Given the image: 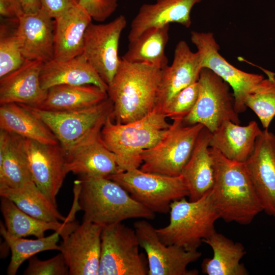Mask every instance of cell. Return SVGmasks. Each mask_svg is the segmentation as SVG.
Here are the masks:
<instances>
[{"mask_svg": "<svg viewBox=\"0 0 275 275\" xmlns=\"http://www.w3.org/2000/svg\"><path fill=\"white\" fill-rule=\"evenodd\" d=\"M82 221L106 227L130 218L152 219L155 213L135 200L120 184L107 177L79 175L74 182Z\"/></svg>", "mask_w": 275, "mask_h": 275, "instance_id": "1", "label": "cell"}, {"mask_svg": "<svg viewBox=\"0 0 275 275\" xmlns=\"http://www.w3.org/2000/svg\"><path fill=\"white\" fill-rule=\"evenodd\" d=\"M210 149L215 172L211 196L220 218L250 224L263 210L244 163L230 160L213 148Z\"/></svg>", "mask_w": 275, "mask_h": 275, "instance_id": "2", "label": "cell"}, {"mask_svg": "<svg viewBox=\"0 0 275 275\" xmlns=\"http://www.w3.org/2000/svg\"><path fill=\"white\" fill-rule=\"evenodd\" d=\"M162 70L121 59L107 90L113 103L112 118L119 124L139 120L156 106Z\"/></svg>", "mask_w": 275, "mask_h": 275, "instance_id": "3", "label": "cell"}, {"mask_svg": "<svg viewBox=\"0 0 275 275\" xmlns=\"http://www.w3.org/2000/svg\"><path fill=\"white\" fill-rule=\"evenodd\" d=\"M158 106L136 121L119 124L110 116L103 126L100 138L115 154L120 172L138 169L142 164V152L157 144L168 133L171 124Z\"/></svg>", "mask_w": 275, "mask_h": 275, "instance_id": "4", "label": "cell"}, {"mask_svg": "<svg viewBox=\"0 0 275 275\" xmlns=\"http://www.w3.org/2000/svg\"><path fill=\"white\" fill-rule=\"evenodd\" d=\"M210 191L196 201H187L184 197L171 203L169 223L156 229L164 243L197 251L203 240L215 230L214 224L220 217Z\"/></svg>", "mask_w": 275, "mask_h": 275, "instance_id": "5", "label": "cell"}, {"mask_svg": "<svg viewBox=\"0 0 275 275\" xmlns=\"http://www.w3.org/2000/svg\"><path fill=\"white\" fill-rule=\"evenodd\" d=\"M20 104L48 127L66 154L99 136L103 126L113 111V103L109 97L89 107L67 111H50Z\"/></svg>", "mask_w": 275, "mask_h": 275, "instance_id": "6", "label": "cell"}, {"mask_svg": "<svg viewBox=\"0 0 275 275\" xmlns=\"http://www.w3.org/2000/svg\"><path fill=\"white\" fill-rule=\"evenodd\" d=\"M204 127L201 124L186 125L182 120H173L167 135L155 146L142 152L140 169L160 175L180 176Z\"/></svg>", "mask_w": 275, "mask_h": 275, "instance_id": "7", "label": "cell"}, {"mask_svg": "<svg viewBox=\"0 0 275 275\" xmlns=\"http://www.w3.org/2000/svg\"><path fill=\"white\" fill-rule=\"evenodd\" d=\"M107 178L120 184L135 200L154 213H168L173 201L189 195L181 175L170 176L138 168Z\"/></svg>", "mask_w": 275, "mask_h": 275, "instance_id": "8", "label": "cell"}, {"mask_svg": "<svg viewBox=\"0 0 275 275\" xmlns=\"http://www.w3.org/2000/svg\"><path fill=\"white\" fill-rule=\"evenodd\" d=\"M98 275H147V259L139 251L134 229L122 222L103 227Z\"/></svg>", "mask_w": 275, "mask_h": 275, "instance_id": "9", "label": "cell"}, {"mask_svg": "<svg viewBox=\"0 0 275 275\" xmlns=\"http://www.w3.org/2000/svg\"><path fill=\"white\" fill-rule=\"evenodd\" d=\"M198 97L192 111L183 119L186 125L201 124L211 133L225 121L240 123L230 86L211 70L202 68Z\"/></svg>", "mask_w": 275, "mask_h": 275, "instance_id": "10", "label": "cell"}, {"mask_svg": "<svg viewBox=\"0 0 275 275\" xmlns=\"http://www.w3.org/2000/svg\"><path fill=\"white\" fill-rule=\"evenodd\" d=\"M190 40L197 49L202 68L211 70L230 86L236 112H244L247 97L264 78L263 75L244 72L229 63L218 52L219 46L211 32L191 31Z\"/></svg>", "mask_w": 275, "mask_h": 275, "instance_id": "11", "label": "cell"}, {"mask_svg": "<svg viewBox=\"0 0 275 275\" xmlns=\"http://www.w3.org/2000/svg\"><path fill=\"white\" fill-rule=\"evenodd\" d=\"M134 229L140 246L147 255L148 275H198L188 265L199 259L202 253L187 251L175 245H167L159 238L156 229L146 219L134 222Z\"/></svg>", "mask_w": 275, "mask_h": 275, "instance_id": "12", "label": "cell"}, {"mask_svg": "<svg viewBox=\"0 0 275 275\" xmlns=\"http://www.w3.org/2000/svg\"><path fill=\"white\" fill-rule=\"evenodd\" d=\"M126 24L120 15L107 23L91 22L85 32L82 54L108 86L120 65L119 40Z\"/></svg>", "mask_w": 275, "mask_h": 275, "instance_id": "13", "label": "cell"}, {"mask_svg": "<svg viewBox=\"0 0 275 275\" xmlns=\"http://www.w3.org/2000/svg\"><path fill=\"white\" fill-rule=\"evenodd\" d=\"M23 146L34 182L57 204V195L67 174L64 149L60 143L45 144L26 138Z\"/></svg>", "mask_w": 275, "mask_h": 275, "instance_id": "14", "label": "cell"}, {"mask_svg": "<svg viewBox=\"0 0 275 275\" xmlns=\"http://www.w3.org/2000/svg\"><path fill=\"white\" fill-rule=\"evenodd\" d=\"M103 227L82 221L59 245L70 275H98Z\"/></svg>", "mask_w": 275, "mask_h": 275, "instance_id": "15", "label": "cell"}, {"mask_svg": "<svg viewBox=\"0 0 275 275\" xmlns=\"http://www.w3.org/2000/svg\"><path fill=\"white\" fill-rule=\"evenodd\" d=\"M244 163L263 211L275 217V134L262 130Z\"/></svg>", "mask_w": 275, "mask_h": 275, "instance_id": "16", "label": "cell"}, {"mask_svg": "<svg viewBox=\"0 0 275 275\" xmlns=\"http://www.w3.org/2000/svg\"><path fill=\"white\" fill-rule=\"evenodd\" d=\"M42 9L24 13L18 20L15 33L25 60L46 63L54 57V23Z\"/></svg>", "mask_w": 275, "mask_h": 275, "instance_id": "17", "label": "cell"}, {"mask_svg": "<svg viewBox=\"0 0 275 275\" xmlns=\"http://www.w3.org/2000/svg\"><path fill=\"white\" fill-rule=\"evenodd\" d=\"M201 69L198 52H193L185 41L178 42L172 64L162 69L156 106L162 109L181 91L198 81Z\"/></svg>", "mask_w": 275, "mask_h": 275, "instance_id": "18", "label": "cell"}, {"mask_svg": "<svg viewBox=\"0 0 275 275\" xmlns=\"http://www.w3.org/2000/svg\"><path fill=\"white\" fill-rule=\"evenodd\" d=\"M43 64L26 60L18 68L0 78V104L15 103L40 106L47 93L40 82Z\"/></svg>", "mask_w": 275, "mask_h": 275, "instance_id": "19", "label": "cell"}, {"mask_svg": "<svg viewBox=\"0 0 275 275\" xmlns=\"http://www.w3.org/2000/svg\"><path fill=\"white\" fill-rule=\"evenodd\" d=\"M202 0H156L144 4L131 21L129 42L145 32L156 28L177 23L189 28L191 24L190 13L193 7Z\"/></svg>", "mask_w": 275, "mask_h": 275, "instance_id": "20", "label": "cell"}, {"mask_svg": "<svg viewBox=\"0 0 275 275\" xmlns=\"http://www.w3.org/2000/svg\"><path fill=\"white\" fill-rule=\"evenodd\" d=\"M92 20L79 4L54 18L53 59L67 60L82 53L85 32Z\"/></svg>", "mask_w": 275, "mask_h": 275, "instance_id": "21", "label": "cell"}, {"mask_svg": "<svg viewBox=\"0 0 275 275\" xmlns=\"http://www.w3.org/2000/svg\"><path fill=\"white\" fill-rule=\"evenodd\" d=\"M211 132L205 127L201 131L191 156L181 176L189 192V200L196 201L211 190L214 182V164L210 149Z\"/></svg>", "mask_w": 275, "mask_h": 275, "instance_id": "22", "label": "cell"}, {"mask_svg": "<svg viewBox=\"0 0 275 275\" xmlns=\"http://www.w3.org/2000/svg\"><path fill=\"white\" fill-rule=\"evenodd\" d=\"M42 88L47 90L58 85H93L107 91V84L81 54L73 58L44 63L40 73Z\"/></svg>", "mask_w": 275, "mask_h": 275, "instance_id": "23", "label": "cell"}, {"mask_svg": "<svg viewBox=\"0 0 275 275\" xmlns=\"http://www.w3.org/2000/svg\"><path fill=\"white\" fill-rule=\"evenodd\" d=\"M262 132L255 121L241 126L226 120L211 133L209 146L230 160L244 162L252 153L256 139Z\"/></svg>", "mask_w": 275, "mask_h": 275, "instance_id": "24", "label": "cell"}, {"mask_svg": "<svg viewBox=\"0 0 275 275\" xmlns=\"http://www.w3.org/2000/svg\"><path fill=\"white\" fill-rule=\"evenodd\" d=\"M66 154L67 174L107 178L121 173L116 155L103 144L100 135Z\"/></svg>", "mask_w": 275, "mask_h": 275, "instance_id": "25", "label": "cell"}, {"mask_svg": "<svg viewBox=\"0 0 275 275\" xmlns=\"http://www.w3.org/2000/svg\"><path fill=\"white\" fill-rule=\"evenodd\" d=\"M23 139L0 129V188H16L34 182Z\"/></svg>", "mask_w": 275, "mask_h": 275, "instance_id": "26", "label": "cell"}, {"mask_svg": "<svg viewBox=\"0 0 275 275\" xmlns=\"http://www.w3.org/2000/svg\"><path fill=\"white\" fill-rule=\"evenodd\" d=\"M203 242L212 249L211 258H205L202 264V271L207 275H247L249 272L240 263L246 254L244 246L235 242L215 230Z\"/></svg>", "mask_w": 275, "mask_h": 275, "instance_id": "27", "label": "cell"}, {"mask_svg": "<svg viewBox=\"0 0 275 275\" xmlns=\"http://www.w3.org/2000/svg\"><path fill=\"white\" fill-rule=\"evenodd\" d=\"M1 210L8 233L18 237L34 236L44 237L45 232L53 230L60 233L63 238L78 225L74 222H49L33 217L19 209L10 200L1 197Z\"/></svg>", "mask_w": 275, "mask_h": 275, "instance_id": "28", "label": "cell"}, {"mask_svg": "<svg viewBox=\"0 0 275 275\" xmlns=\"http://www.w3.org/2000/svg\"><path fill=\"white\" fill-rule=\"evenodd\" d=\"M108 97L107 92L93 85H62L47 90L46 96L37 108L50 111L83 109L96 105Z\"/></svg>", "mask_w": 275, "mask_h": 275, "instance_id": "29", "label": "cell"}, {"mask_svg": "<svg viewBox=\"0 0 275 275\" xmlns=\"http://www.w3.org/2000/svg\"><path fill=\"white\" fill-rule=\"evenodd\" d=\"M0 105V129L43 144L59 143L48 127L20 104Z\"/></svg>", "mask_w": 275, "mask_h": 275, "instance_id": "30", "label": "cell"}, {"mask_svg": "<svg viewBox=\"0 0 275 275\" xmlns=\"http://www.w3.org/2000/svg\"><path fill=\"white\" fill-rule=\"evenodd\" d=\"M169 25L149 30L136 39L129 42L128 49L122 59L131 63L145 64L159 69L168 65L165 53Z\"/></svg>", "mask_w": 275, "mask_h": 275, "instance_id": "31", "label": "cell"}, {"mask_svg": "<svg viewBox=\"0 0 275 275\" xmlns=\"http://www.w3.org/2000/svg\"><path fill=\"white\" fill-rule=\"evenodd\" d=\"M0 196L6 198L21 210L39 219L49 222H69L34 182L16 188H0Z\"/></svg>", "mask_w": 275, "mask_h": 275, "instance_id": "32", "label": "cell"}, {"mask_svg": "<svg viewBox=\"0 0 275 275\" xmlns=\"http://www.w3.org/2000/svg\"><path fill=\"white\" fill-rule=\"evenodd\" d=\"M0 232L10 248L11 257L7 269L8 275H15L21 265L35 254L48 250L59 251L58 242L60 234L58 231L47 237L28 239L11 235L1 224Z\"/></svg>", "mask_w": 275, "mask_h": 275, "instance_id": "33", "label": "cell"}, {"mask_svg": "<svg viewBox=\"0 0 275 275\" xmlns=\"http://www.w3.org/2000/svg\"><path fill=\"white\" fill-rule=\"evenodd\" d=\"M267 75L247 97L245 105L257 116L263 127L268 129L275 116V73L264 70Z\"/></svg>", "mask_w": 275, "mask_h": 275, "instance_id": "34", "label": "cell"}, {"mask_svg": "<svg viewBox=\"0 0 275 275\" xmlns=\"http://www.w3.org/2000/svg\"><path fill=\"white\" fill-rule=\"evenodd\" d=\"M5 24L0 29V78L20 67L24 62L15 33Z\"/></svg>", "mask_w": 275, "mask_h": 275, "instance_id": "35", "label": "cell"}, {"mask_svg": "<svg viewBox=\"0 0 275 275\" xmlns=\"http://www.w3.org/2000/svg\"><path fill=\"white\" fill-rule=\"evenodd\" d=\"M199 91L198 81L181 91L162 108L166 117L173 120H183L195 106Z\"/></svg>", "mask_w": 275, "mask_h": 275, "instance_id": "36", "label": "cell"}, {"mask_svg": "<svg viewBox=\"0 0 275 275\" xmlns=\"http://www.w3.org/2000/svg\"><path fill=\"white\" fill-rule=\"evenodd\" d=\"M24 275H68L69 268L61 253L52 258L41 260L33 256L29 259Z\"/></svg>", "mask_w": 275, "mask_h": 275, "instance_id": "37", "label": "cell"}, {"mask_svg": "<svg viewBox=\"0 0 275 275\" xmlns=\"http://www.w3.org/2000/svg\"><path fill=\"white\" fill-rule=\"evenodd\" d=\"M119 0H79V4L89 13L93 20L102 22L114 13Z\"/></svg>", "mask_w": 275, "mask_h": 275, "instance_id": "38", "label": "cell"}, {"mask_svg": "<svg viewBox=\"0 0 275 275\" xmlns=\"http://www.w3.org/2000/svg\"><path fill=\"white\" fill-rule=\"evenodd\" d=\"M40 1L41 9L54 19L79 3V0H40Z\"/></svg>", "mask_w": 275, "mask_h": 275, "instance_id": "39", "label": "cell"}, {"mask_svg": "<svg viewBox=\"0 0 275 275\" xmlns=\"http://www.w3.org/2000/svg\"><path fill=\"white\" fill-rule=\"evenodd\" d=\"M24 13L19 0H0V15L3 17L18 21Z\"/></svg>", "mask_w": 275, "mask_h": 275, "instance_id": "40", "label": "cell"}, {"mask_svg": "<svg viewBox=\"0 0 275 275\" xmlns=\"http://www.w3.org/2000/svg\"><path fill=\"white\" fill-rule=\"evenodd\" d=\"M25 13L35 12L41 9L40 0H19Z\"/></svg>", "mask_w": 275, "mask_h": 275, "instance_id": "41", "label": "cell"}]
</instances>
